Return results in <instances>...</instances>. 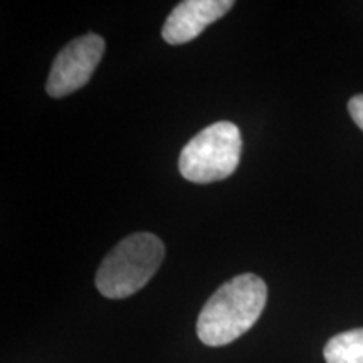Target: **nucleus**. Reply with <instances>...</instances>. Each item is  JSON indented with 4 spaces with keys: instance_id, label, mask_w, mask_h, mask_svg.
<instances>
[{
    "instance_id": "7ed1b4c3",
    "label": "nucleus",
    "mask_w": 363,
    "mask_h": 363,
    "mask_svg": "<svg viewBox=\"0 0 363 363\" xmlns=\"http://www.w3.org/2000/svg\"><path fill=\"white\" fill-rule=\"evenodd\" d=\"M242 152V136L230 121H219L195 135L182 148L179 170L194 184L224 180L238 169Z\"/></svg>"
},
{
    "instance_id": "f257e3e1",
    "label": "nucleus",
    "mask_w": 363,
    "mask_h": 363,
    "mask_svg": "<svg viewBox=\"0 0 363 363\" xmlns=\"http://www.w3.org/2000/svg\"><path fill=\"white\" fill-rule=\"evenodd\" d=\"M267 301V286L259 276L239 274L220 286L203 305L197 335L207 347H224L242 337L259 320Z\"/></svg>"
},
{
    "instance_id": "39448f33",
    "label": "nucleus",
    "mask_w": 363,
    "mask_h": 363,
    "mask_svg": "<svg viewBox=\"0 0 363 363\" xmlns=\"http://www.w3.org/2000/svg\"><path fill=\"white\" fill-rule=\"evenodd\" d=\"M234 7L233 0H185L177 6L162 29V38L172 45L187 44Z\"/></svg>"
},
{
    "instance_id": "0eeeda50",
    "label": "nucleus",
    "mask_w": 363,
    "mask_h": 363,
    "mask_svg": "<svg viewBox=\"0 0 363 363\" xmlns=\"http://www.w3.org/2000/svg\"><path fill=\"white\" fill-rule=\"evenodd\" d=\"M348 113L358 128L363 131V94H357L348 101Z\"/></svg>"
},
{
    "instance_id": "f03ea898",
    "label": "nucleus",
    "mask_w": 363,
    "mask_h": 363,
    "mask_svg": "<svg viewBox=\"0 0 363 363\" xmlns=\"http://www.w3.org/2000/svg\"><path fill=\"white\" fill-rule=\"evenodd\" d=\"M165 257V246L155 234L136 233L121 240L104 257L96 272V288L103 296L123 299L143 288Z\"/></svg>"
},
{
    "instance_id": "20e7f679",
    "label": "nucleus",
    "mask_w": 363,
    "mask_h": 363,
    "mask_svg": "<svg viewBox=\"0 0 363 363\" xmlns=\"http://www.w3.org/2000/svg\"><path fill=\"white\" fill-rule=\"evenodd\" d=\"M104 54V39L86 34L71 40L54 59L45 89L52 98L74 93L88 83Z\"/></svg>"
},
{
    "instance_id": "423d86ee",
    "label": "nucleus",
    "mask_w": 363,
    "mask_h": 363,
    "mask_svg": "<svg viewBox=\"0 0 363 363\" xmlns=\"http://www.w3.org/2000/svg\"><path fill=\"white\" fill-rule=\"evenodd\" d=\"M323 355L326 363H363V328L335 335L325 345Z\"/></svg>"
}]
</instances>
